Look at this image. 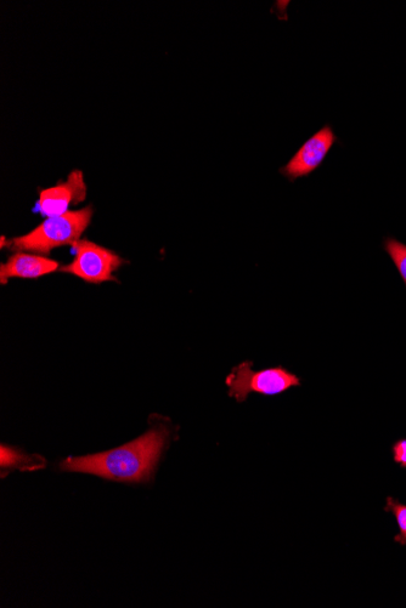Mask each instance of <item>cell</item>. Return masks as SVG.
Instances as JSON below:
<instances>
[{
    "instance_id": "obj_1",
    "label": "cell",
    "mask_w": 406,
    "mask_h": 608,
    "mask_svg": "<svg viewBox=\"0 0 406 608\" xmlns=\"http://www.w3.org/2000/svg\"><path fill=\"white\" fill-rule=\"evenodd\" d=\"M167 441L168 430L155 428L115 450L64 459L59 467L62 471L92 474L109 481L142 484L152 479Z\"/></svg>"
},
{
    "instance_id": "obj_2",
    "label": "cell",
    "mask_w": 406,
    "mask_h": 608,
    "mask_svg": "<svg viewBox=\"0 0 406 608\" xmlns=\"http://www.w3.org/2000/svg\"><path fill=\"white\" fill-rule=\"evenodd\" d=\"M92 206L80 210H70L59 217L47 218L28 234L11 240L15 252H32L49 255L53 249L73 246L92 223Z\"/></svg>"
},
{
    "instance_id": "obj_3",
    "label": "cell",
    "mask_w": 406,
    "mask_h": 608,
    "mask_svg": "<svg viewBox=\"0 0 406 608\" xmlns=\"http://www.w3.org/2000/svg\"><path fill=\"white\" fill-rule=\"evenodd\" d=\"M229 396L239 403L245 402L248 395L278 396L287 390L302 385V379L284 367L253 371V363L245 361L231 369L225 378Z\"/></svg>"
},
{
    "instance_id": "obj_4",
    "label": "cell",
    "mask_w": 406,
    "mask_h": 608,
    "mask_svg": "<svg viewBox=\"0 0 406 608\" xmlns=\"http://www.w3.org/2000/svg\"><path fill=\"white\" fill-rule=\"evenodd\" d=\"M72 247L75 250V259L71 264L61 266L60 271L81 278L84 282H117L115 272L127 263L112 250L88 240L77 241Z\"/></svg>"
},
{
    "instance_id": "obj_5",
    "label": "cell",
    "mask_w": 406,
    "mask_h": 608,
    "mask_svg": "<svg viewBox=\"0 0 406 608\" xmlns=\"http://www.w3.org/2000/svg\"><path fill=\"white\" fill-rule=\"evenodd\" d=\"M38 193V213L44 218L59 217L86 200L87 184L81 170L75 169L67 176L66 181H60L58 185L39 190Z\"/></svg>"
},
{
    "instance_id": "obj_6",
    "label": "cell",
    "mask_w": 406,
    "mask_h": 608,
    "mask_svg": "<svg viewBox=\"0 0 406 608\" xmlns=\"http://www.w3.org/2000/svg\"><path fill=\"white\" fill-rule=\"evenodd\" d=\"M336 141L337 136L334 130L330 125H325L312 138L304 142L301 149L291 158V161L280 169V173L290 181H296L312 174L323 164Z\"/></svg>"
},
{
    "instance_id": "obj_7",
    "label": "cell",
    "mask_w": 406,
    "mask_h": 608,
    "mask_svg": "<svg viewBox=\"0 0 406 608\" xmlns=\"http://www.w3.org/2000/svg\"><path fill=\"white\" fill-rule=\"evenodd\" d=\"M60 263L41 254L15 252L7 263L0 265V282L7 284L10 278L37 280L60 270Z\"/></svg>"
},
{
    "instance_id": "obj_8",
    "label": "cell",
    "mask_w": 406,
    "mask_h": 608,
    "mask_svg": "<svg viewBox=\"0 0 406 608\" xmlns=\"http://www.w3.org/2000/svg\"><path fill=\"white\" fill-rule=\"evenodd\" d=\"M38 458L39 457L36 456L28 457L26 456V454L18 450H14V448L2 445V457H0V460H2V462H0V464H2L3 470L5 468H19L22 469V471H25L44 468V459L41 458L39 460H36Z\"/></svg>"
},
{
    "instance_id": "obj_9",
    "label": "cell",
    "mask_w": 406,
    "mask_h": 608,
    "mask_svg": "<svg viewBox=\"0 0 406 608\" xmlns=\"http://www.w3.org/2000/svg\"><path fill=\"white\" fill-rule=\"evenodd\" d=\"M385 511L393 514L397 520L399 533L394 537V542L406 547V505L400 503L398 499L387 497Z\"/></svg>"
},
{
    "instance_id": "obj_10",
    "label": "cell",
    "mask_w": 406,
    "mask_h": 608,
    "mask_svg": "<svg viewBox=\"0 0 406 608\" xmlns=\"http://www.w3.org/2000/svg\"><path fill=\"white\" fill-rule=\"evenodd\" d=\"M385 249L389 254V257L392 258L393 263L396 264L397 269L399 271L400 276H402L403 281L406 286V246L403 243H400L394 238H388L385 242Z\"/></svg>"
},
{
    "instance_id": "obj_11",
    "label": "cell",
    "mask_w": 406,
    "mask_h": 608,
    "mask_svg": "<svg viewBox=\"0 0 406 608\" xmlns=\"http://www.w3.org/2000/svg\"><path fill=\"white\" fill-rule=\"evenodd\" d=\"M393 460L406 469V439L398 440L392 447Z\"/></svg>"
},
{
    "instance_id": "obj_12",
    "label": "cell",
    "mask_w": 406,
    "mask_h": 608,
    "mask_svg": "<svg viewBox=\"0 0 406 608\" xmlns=\"http://www.w3.org/2000/svg\"><path fill=\"white\" fill-rule=\"evenodd\" d=\"M7 247H11V241L7 242V237L5 236L0 237V248L4 249Z\"/></svg>"
}]
</instances>
